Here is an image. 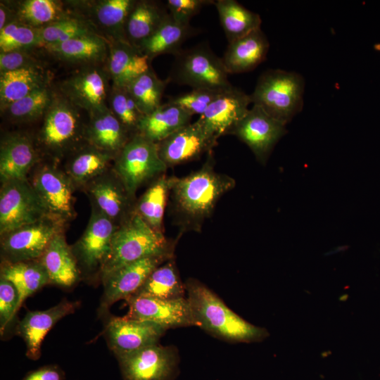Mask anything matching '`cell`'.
<instances>
[{"mask_svg": "<svg viewBox=\"0 0 380 380\" xmlns=\"http://www.w3.org/2000/svg\"><path fill=\"white\" fill-rule=\"evenodd\" d=\"M217 139L198 120L178 129L157 144L158 153L167 167L200 158L213 151Z\"/></svg>", "mask_w": 380, "mask_h": 380, "instance_id": "cell-14", "label": "cell"}, {"mask_svg": "<svg viewBox=\"0 0 380 380\" xmlns=\"http://www.w3.org/2000/svg\"><path fill=\"white\" fill-rule=\"evenodd\" d=\"M230 176L214 169L213 151L198 170L182 177H170V210L181 232H200L221 198L234 188Z\"/></svg>", "mask_w": 380, "mask_h": 380, "instance_id": "cell-1", "label": "cell"}, {"mask_svg": "<svg viewBox=\"0 0 380 380\" xmlns=\"http://www.w3.org/2000/svg\"><path fill=\"white\" fill-rule=\"evenodd\" d=\"M169 15L166 5L151 1H137L125 25L127 42L137 48L156 31Z\"/></svg>", "mask_w": 380, "mask_h": 380, "instance_id": "cell-31", "label": "cell"}, {"mask_svg": "<svg viewBox=\"0 0 380 380\" xmlns=\"http://www.w3.org/2000/svg\"><path fill=\"white\" fill-rule=\"evenodd\" d=\"M136 2L134 0L99 1L94 7L96 19L102 26L113 30L115 39L127 42L125 25Z\"/></svg>", "mask_w": 380, "mask_h": 380, "instance_id": "cell-38", "label": "cell"}, {"mask_svg": "<svg viewBox=\"0 0 380 380\" xmlns=\"http://www.w3.org/2000/svg\"><path fill=\"white\" fill-rule=\"evenodd\" d=\"M112 167L134 199L140 187L151 184L167 169L160 158L157 144L137 133L115 158Z\"/></svg>", "mask_w": 380, "mask_h": 380, "instance_id": "cell-7", "label": "cell"}, {"mask_svg": "<svg viewBox=\"0 0 380 380\" xmlns=\"http://www.w3.org/2000/svg\"><path fill=\"white\" fill-rule=\"evenodd\" d=\"M65 96L75 106L92 115L108 110V75L99 68L81 70L63 84Z\"/></svg>", "mask_w": 380, "mask_h": 380, "instance_id": "cell-19", "label": "cell"}, {"mask_svg": "<svg viewBox=\"0 0 380 380\" xmlns=\"http://www.w3.org/2000/svg\"><path fill=\"white\" fill-rule=\"evenodd\" d=\"M212 0H168L166 6L171 17L177 22L190 25L191 19L207 6L214 4Z\"/></svg>", "mask_w": 380, "mask_h": 380, "instance_id": "cell-45", "label": "cell"}, {"mask_svg": "<svg viewBox=\"0 0 380 380\" xmlns=\"http://www.w3.org/2000/svg\"><path fill=\"white\" fill-rule=\"evenodd\" d=\"M170 194V177L165 174L152 182L137 200L134 212L153 229L163 233V217Z\"/></svg>", "mask_w": 380, "mask_h": 380, "instance_id": "cell-34", "label": "cell"}, {"mask_svg": "<svg viewBox=\"0 0 380 380\" xmlns=\"http://www.w3.org/2000/svg\"><path fill=\"white\" fill-rule=\"evenodd\" d=\"M270 48L261 28L228 44L222 58L229 74L251 71L263 62Z\"/></svg>", "mask_w": 380, "mask_h": 380, "instance_id": "cell-24", "label": "cell"}, {"mask_svg": "<svg viewBox=\"0 0 380 380\" xmlns=\"http://www.w3.org/2000/svg\"><path fill=\"white\" fill-rule=\"evenodd\" d=\"M132 134L110 108L89 115L85 124L86 142L115 158L127 144Z\"/></svg>", "mask_w": 380, "mask_h": 380, "instance_id": "cell-23", "label": "cell"}, {"mask_svg": "<svg viewBox=\"0 0 380 380\" xmlns=\"http://www.w3.org/2000/svg\"><path fill=\"white\" fill-rule=\"evenodd\" d=\"M149 61L148 56L129 42L114 39L108 65L113 87H126L151 68Z\"/></svg>", "mask_w": 380, "mask_h": 380, "instance_id": "cell-26", "label": "cell"}, {"mask_svg": "<svg viewBox=\"0 0 380 380\" xmlns=\"http://www.w3.org/2000/svg\"><path fill=\"white\" fill-rule=\"evenodd\" d=\"M214 5L228 42L241 38L260 28L262 20L254 13L236 0H217Z\"/></svg>", "mask_w": 380, "mask_h": 380, "instance_id": "cell-33", "label": "cell"}, {"mask_svg": "<svg viewBox=\"0 0 380 380\" xmlns=\"http://www.w3.org/2000/svg\"><path fill=\"white\" fill-rule=\"evenodd\" d=\"M176 242L153 229L135 212L118 226L100 272L103 280L122 267L144 258L174 255Z\"/></svg>", "mask_w": 380, "mask_h": 380, "instance_id": "cell-3", "label": "cell"}, {"mask_svg": "<svg viewBox=\"0 0 380 380\" xmlns=\"http://www.w3.org/2000/svg\"><path fill=\"white\" fill-rule=\"evenodd\" d=\"M168 79H159L150 68L127 87L128 91L144 115L157 109L162 103L161 100Z\"/></svg>", "mask_w": 380, "mask_h": 380, "instance_id": "cell-37", "label": "cell"}, {"mask_svg": "<svg viewBox=\"0 0 380 380\" xmlns=\"http://www.w3.org/2000/svg\"><path fill=\"white\" fill-rule=\"evenodd\" d=\"M40 158L32 139L24 134L14 133L1 139L0 181L26 179Z\"/></svg>", "mask_w": 380, "mask_h": 380, "instance_id": "cell-21", "label": "cell"}, {"mask_svg": "<svg viewBox=\"0 0 380 380\" xmlns=\"http://www.w3.org/2000/svg\"><path fill=\"white\" fill-rule=\"evenodd\" d=\"M32 64V59L23 51H13L0 54L1 73L34 66Z\"/></svg>", "mask_w": 380, "mask_h": 380, "instance_id": "cell-47", "label": "cell"}, {"mask_svg": "<svg viewBox=\"0 0 380 380\" xmlns=\"http://www.w3.org/2000/svg\"><path fill=\"white\" fill-rule=\"evenodd\" d=\"M118 358L125 380H173L178 372L176 350L158 343Z\"/></svg>", "mask_w": 380, "mask_h": 380, "instance_id": "cell-11", "label": "cell"}, {"mask_svg": "<svg viewBox=\"0 0 380 380\" xmlns=\"http://www.w3.org/2000/svg\"><path fill=\"white\" fill-rule=\"evenodd\" d=\"M49 215L45 204L28 179L1 183L0 236Z\"/></svg>", "mask_w": 380, "mask_h": 380, "instance_id": "cell-8", "label": "cell"}, {"mask_svg": "<svg viewBox=\"0 0 380 380\" xmlns=\"http://www.w3.org/2000/svg\"><path fill=\"white\" fill-rule=\"evenodd\" d=\"M115 158L87 143L72 153L64 172L77 189L82 188L113 165Z\"/></svg>", "mask_w": 380, "mask_h": 380, "instance_id": "cell-27", "label": "cell"}, {"mask_svg": "<svg viewBox=\"0 0 380 380\" xmlns=\"http://www.w3.org/2000/svg\"><path fill=\"white\" fill-rule=\"evenodd\" d=\"M28 180L51 215L66 224L75 218L73 193L76 189L64 170L54 162L39 161L29 175Z\"/></svg>", "mask_w": 380, "mask_h": 380, "instance_id": "cell-10", "label": "cell"}, {"mask_svg": "<svg viewBox=\"0 0 380 380\" xmlns=\"http://www.w3.org/2000/svg\"><path fill=\"white\" fill-rule=\"evenodd\" d=\"M286 125L253 105L230 134L246 144L256 160L265 165L275 145L286 134Z\"/></svg>", "mask_w": 380, "mask_h": 380, "instance_id": "cell-12", "label": "cell"}, {"mask_svg": "<svg viewBox=\"0 0 380 380\" xmlns=\"http://www.w3.org/2000/svg\"><path fill=\"white\" fill-rule=\"evenodd\" d=\"M44 86V77L34 66L1 73V109Z\"/></svg>", "mask_w": 380, "mask_h": 380, "instance_id": "cell-35", "label": "cell"}, {"mask_svg": "<svg viewBox=\"0 0 380 380\" xmlns=\"http://www.w3.org/2000/svg\"><path fill=\"white\" fill-rule=\"evenodd\" d=\"M229 75L222 58L203 43L182 49L175 56L168 80L192 89L222 91L232 87Z\"/></svg>", "mask_w": 380, "mask_h": 380, "instance_id": "cell-5", "label": "cell"}, {"mask_svg": "<svg viewBox=\"0 0 380 380\" xmlns=\"http://www.w3.org/2000/svg\"><path fill=\"white\" fill-rule=\"evenodd\" d=\"M305 80L293 71L267 70L259 77L251 102L286 125L303 107Z\"/></svg>", "mask_w": 380, "mask_h": 380, "instance_id": "cell-4", "label": "cell"}, {"mask_svg": "<svg viewBox=\"0 0 380 380\" xmlns=\"http://www.w3.org/2000/svg\"><path fill=\"white\" fill-rule=\"evenodd\" d=\"M1 277L11 281L17 290L15 313L27 298L50 283L39 259L16 262H1Z\"/></svg>", "mask_w": 380, "mask_h": 380, "instance_id": "cell-30", "label": "cell"}, {"mask_svg": "<svg viewBox=\"0 0 380 380\" xmlns=\"http://www.w3.org/2000/svg\"><path fill=\"white\" fill-rule=\"evenodd\" d=\"M251 103L250 95L232 86L222 91L197 120L218 139L222 135L230 134L248 113Z\"/></svg>", "mask_w": 380, "mask_h": 380, "instance_id": "cell-18", "label": "cell"}, {"mask_svg": "<svg viewBox=\"0 0 380 380\" xmlns=\"http://www.w3.org/2000/svg\"><path fill=\"white\" fill-rule=\"evenodd\" d=\"M167 329L156 323L124 317H112L106 327L110 349L117 357L158 343Z\"/></svg>", "mask_w": 380, "mask_h": 380, "instance_id": "cell-17", "label": "cell"}, {"mask_svg": "<svg viewBox=\"0 0 380 380\" xmlns=\"http://www.w3.org/2000/svg\"><path fill=\"white\" fill-rule=\"evenodd\" d=\"M118 226L91 205L87 226L79 240L71 247L78 265L86 270H101Z\"/></svg>", "mask_w": 380, "mask_h": 380, "instance_id": "cell-16", "label": "cell"}, {"mask_svg": "<svg viewBox=\"0 0 380 380\" xmlns=\"http://www.w3.org/2000/svg\"><path fill=\"white\" fill-rule=\"evenodd\" d=\"M42 44L39 29L14 20L0 30L1 53L23 51Z\"/></svg>", "mask_w": 380, "mask_h": 380, "instance_id": "cell-42", "label": "cell"}, {"mask_svg": "<svg viewBox=\"0 0 380 380\" xmlns=\"http://www.w3.org/2000/svg\"><path fill=\"white\" fill-rule=\"evenodd\" d=\"M84 129L85 124L73 104L68 100H53L44 114L39 144L53 159L59 160L83 146Z\"/></svg>", "mask_w": 380, "mask_h": 380, "instance_id": "cell-6", "label": "cell"}, {"mask_svg": "<svg viewBox=\"0 0 380 380\" xmlns=\"http://www.w3.org/2000/svg\"><path fill=\"white\" fill-rule=\"evenodd\" d=\"M42 44H56L94 33L84 22L64 17L39 29Z\"/></svg>", "mask_w": 380, "mask_h": 380, "instance_id": "cell-41", "label": "cell"}, {"mask_svg": "<svg viewBox=\"0 0 380 380\" xmlns=\"http://www.w3.org/2000/svg\"><path fill=\"white\" fill-rule=\"evenodd\" d=\"M82 190L88 196L91 205L118 226L134 213L137 199L129 195L113 167L94 178Z\"/></svg>", "mask_w": 380, "mask_h": 380, "instance_id": "cell-13", "label": "cell"}, {"mask_svg": "<svg viewBox=\"0 0 380 380\" xmlns=\"http://www.w3.org/2000/svg\"><path fill=\"white\" fill-rule=\"evenodd\" d=\"M53 99L51 91L44 86L10 103L2 110L14 120L32 121L44 115Z\"/></svg>", "mask_w": 380, "mask_h": 380, "instance_id": "cell-39", "label": "cell"}, {"mask_svg": "<svg viewBox=\"0 0 380 380\" xmlns=\"http://www.w3.org/2000/svg\"><path fill=\"white\" fill-rule=\"evenodd\" d=\"M185 288L196 327L211 335L239 343L261 341L269 335L265 329L248 322L234 312L218 296L198 280L189 279Z\"/></svg>", "mask_w": 380, "mask_h": 380, "instance_id": "cell-2", "label": "cell"}, {"mask_svg": "<svg viewBox=\"0 0 380 380\" xmlns=\"http://www.w3.org/2000/svg\"><path fill=\"white\" fill-rule=\"evenodd\" d=\"M44 46L59 58L70 62L100 61L105 58L107 52L104 39L96 34Z\"/></svg>", "mask_w": 380, "mask_h": 380, "instance_id": "cell-36", "label": "cell"}, {"mask_svg": "<svg viewBox=\"0 0 380 380\" xmlns=\"http://www.w3.org/2000/svg\"><path fill=\"white\" fill-rule=\"evenodd\" d=\"M16 15L20 21L40 29L66 17L59 2L53 0H27L18 7Z\"/></svg>", "mask_w": 380, "mask_h": 380, "instance_id": "cell-40", "label": "cell"}, {"mask_svg": "<svg viewBox=\"0 0 380 380\" xmlns=\"http://www.w3.org/2000/svg\"><path fill=\"white\" fill-rule=\"evenodd\" d=\"M222 91L208 89H192L189 92L171 96L168 101L179 106L191 116L196 114L200 116Z\"/></svg>", "mask_w": 380, "mask_h": 380, "instance_id": "cell-44", "label": "cell"}, {"mask_svg": "<svg viewBox=\"0 0 380 380\" xmlns=\"http://www.w3.org/2000/svg\"><path fill=\"white\" fill-rule=\"evenodd\" d=\"M192 116L179 106L167 102L140 120L137 132L158 144L191 123Z\"/></svg>", "mask_w": 380, "mask_h": 380, "instance_id": "cell-28", "label": "cell"}, {"mask_svg": "<svg viewBox=\"0 0 380 380\" xmlns=\"http://www.w3.org/2000/svg\"><path fill=\"white\" fill-rule=\"evenodd\" d=\"M18 293L14 285L7 279L0 278V326L3 334L6 327L15 315Z\"/></svg>", "mask_w": 380, "mask_h": 380, "instance_id": "cell-46", "label": "cell"}, {"mask_svg": "<svg viewBox=\"0 0 380 380\" xmlns=\"http://www.w3.org/2000/svg\"><path fill=\"white\" fill-rule=\"evenodd\" d=\"M109 108L132 134H136L144 115L126 87H113Z\"/></svg>", "mask_w": 380, "mask_h": 380, "instance_id": "cell-43", "label": "cell"}, {"mask_svg": "<svg viewBox=\"0 0 380 380\" xmlns=\"http://www.w3.org/2000/svg\"><path fill=\"white\" fill-rule=\"evenodd\" d=\"M174 258V255H154L142 258L115 271L103 281L104 296L102 306L105 308L113 303L134 295L151 273L158 267Z\"/></svg>", "mask_w": 380, "mask_h": 380, "instance_id": "cell-20", "label": "cell"}, {"mask_svg": "<svg viewBox=\"0 0 380 380\" xmlns=\"http://www.w3.org/2000/svg\"><path fill=\"white\" fill-rule=\"evenodd\" d=\"M66 223L49 215L1 236L2 262H16L39 259L51 241L65 232Z\"/></svg>", "mask_w": 380, "mask_h": 380, "instance_id": "cell-9", "label": "cell"}, {"mask_svg": "<svg viewBox=\"0 0 380 380\" xmlns=\"http://www.w3.org/2000/svg\"><path fill=\"white\" fill-rule=\"evenodd\" d=\"M44 266L50 283L71 286L80 277V269L72 248L68 244L64 232L57 234L39 259Z\"/></svg>", "mask_w": 380, "mask_h": 380, "instance_id": "cell-25", "label": "cell"}, {"mask_svg": "<svg viewBox=\"0 0 380 380\" xmlns=\"http://www.w3.org/2000/svg\"><path fill=\"white\" fill-rule=\"evenodd\" d=\"M127 317L156 323L167 329L196 326L187 298L163 300L133 295L126 299Z\"/></svg>", "mask_w": 380, "mask_h": 380, "instance_id": "cell-15", "label": "cell"}, {"mask_svg": "<svg viewBox=\"0 0 380 380\" xmlns=\"http://www.w3.org/2000/svg\"><path fill=\"white\" fill-rule=\"evenodd\" d=\"M77 303L63 300L56 305L43 311H30L19 322L17 331L24 339L27 355L39 357L42 342L54 324L63 317L72 313Z\"/></svg>", "mask_w": 380, "mask_h": 380, "instance_id": "cell-22", "label": "cell"}, {"mask_svg": "<svg viewBox=\"0 0 380 380\" xmlns=\"http://www.w3.org/2000/svg\"><path fill=\"white\" fill-rule=\"evenodd\" d=\"M11 11L8 8L1 4L0 7V30L4 28L7 25L12 23Z\"/></svg>", "mask_w": 380, "mask_h": 380, "instance_id": "cell-49", "label": "cell"}, {"mask_svg": "<svg viewBox=\"0 0 380 380\" xmlns=\"http://www.w3.org/2000/svg\"><path fill=\"white\" fill-rule=\"evenodd\" d=\"M186 292L172 258L155 269L134 295L173 300L184 298Z\"/></svg>", "mask_w": 380, "mask_h": 380, "instance_id": "cell-32", "label": "cell"}, {"mask_svg": "<svg viewBox=\"0 0 380 380\" xmlns=\"http://www.w3.org/2000/svg\"><path fill=\"white\" fill-rule=\"evenodd\" d=\"M199 30L191 25L175 21L170 15L162 25L148 38L143 41L137 49L149 60L165 53L175 56L183 49V44Z\"/></svg>", "mask_w": 380, "mask_h": 380, "instance_id": "cell-29", "label": "cell"}, {"mask_svg": "<svg viewBox=\"0 0 380 380\" xmlns=\"http://www.w3.org/2000/svg\"><path fill=\"white\" fill-rule=\"evenodd\" d=\"M23 380H63V376L56 367L47 366L30 372Z\"/></svg>", "mask_w": 380, "mask_h": 380, "instance_id": "cell-48", "label": "cell"}]
</instances>
